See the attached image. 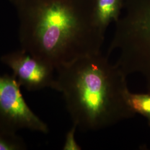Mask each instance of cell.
Masks as SVG:
<instances>
[{"mask_svg": "<svg viewBox=\"0 0 150 150\" xmlns=\"http://www.w3.org/2000/svg\"><path fill=\"white\" fill-rule=\"evenodd\" d=\"M125 0H94V16L98 25L105 31L109 24L117 21Z\"/></svg>", "mask_w": 150, "mask_h": 150, "instance_id": "cell-6", "label": "cell"}, {"mask_svg": "<svg viewBox=\"0 0 150 150\" xmlns=\"http://www.w3.org/2000/svg\"><path fill=\"white\" fill-rule=\"evenodd\" d=\"M126 101L132 111L138 113L147 118L150 126V92L149 93H133L128 91Z\"/></svg>", "mask_w": 150, "mask_h": 150, "instance_id": "cell-7", "label": "cell"}, {"mask_svg": "<svg viewBox=\"0 0 150 150\" xmlns=\"http://www.w3.org/2000/svg\"><path fill=\"white\" fill-rule=\"evenodd\" d=\"M54 90L61 92L73 124L97 131L133 117L126 101L127 76L101 52L56 69Z\"/></svg>", "mask_w": 150, "mask_h": 150, "instance_id": "cell-2", "label": "cell"}, {"mask_svg": "<svg viewBox=\"0 0 150 150\" xmlns=\"http://www.w3.org/2000/svg\"><path fill=\"white\" fill-rule=\"evenodd\" d=\"M27 146L21 137L0 125V150H23Z\"/></svg>", "mask_w": 150, "mask_h": 150, "instance_id": "cell-8", "label": "cell"}, {"mask_svg": "<svg viewBox=\"0 0 150 150\" xmlns=\"http://www.w3.org/2000/svg\"><path fill=\"white\" fill-rule=\"evenodd\" d=\"M76 128L77 126L74 125L72 128L67 133L63 147L64 150H80V147L77 144L75 139V132Z\"/></svg>", "mask_w": 150, "mask_h": 150, "instance_id": "cell-9", "label": "cell"}, {"mask_svg": "<svg viewBox=\"0 0 150 150\" xmlns=\"http://www.w3.org/2000/svg\"><path fill=\"white\" fill-rule=\"evenodd\" d=\"M115 24L108 55L117 50L116 64L127 76L142 75L150 92V0H125Z\"/></svg>", "mask_w": 150, "mask_h": 150, "instance_id": "cell-3", "label": "cell"}, {"mask_svg": "<svg viewBox=\"0 0 150 150\" xmlns=\"http://www.w3.org/2000/svg\"><path fill=\"white\" fill-rule=\"evenodd\" d=\"M4 64L10 68L20 86L28 91L54 88L55 83L54 67L21 49L1 57Z\"/></svg>", "mask_w": 150, "mask_h": 150, "instance_id": "cell-5", "label": "cell"}, {"mask_svg": "<svg viewBox=\"0 0 150 150\" xmlns=\"http://www.w3.org/2000/svg\"><path fill=\"white\" fill-rule=\"evenodd\" d=\"M19 21L21 48L55 70L101 52L105 32L94 0H10Z\"/></svg>", "mask_w": 150, "mask_h": 150, "instance_id": "cell-1", "label": "cell"}, {"mask_svg": "<svg viewBox=\"0 0 150 150\" xmlns=\"http://www.w3.org/2000/svg\"><path fill=\"white\" fill-rule=\"evenodd\" d=\"M20 86L13 75H0V125L14 132L28 129L48 133L47 124L28 106Z\"/></svg>", "mask_w": 150, "mask_h": 150, "instance_id": "cell-4", "label": "cell"}]
</instances>
